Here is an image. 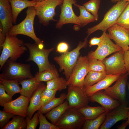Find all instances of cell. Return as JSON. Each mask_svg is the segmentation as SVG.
Masks as SVG:
<instances>
[{
  "instance_id": "obj_1",
  "label": "cell",
  "mask_w": 129,
  "mask_h": 129,
  "mask_svg": "<svg viewBox=\"0 0 129 129\" xmlns=\"http://www.w3.org/2000/svg\"><path fill=\"white\" fill-rule=\"evenodd\" d=\"M24 41L17 36L7 35L2 46L0 56V70L9 59L13 61L17 60L27 51Z\"/></svg>"
},
{
  "instance_id": "obj_2",
  "label": "cell",
  "mask_w": 129,
  "mask_h": 129,
  "mask_svg": "<svg viewBox=\"0 0 129 129\" xmlns=\"http://www.w3.org/2000/svg\"><path fill=\"white\" fill-rule=\"evenodd\" d=\"M26 12V16L25 19L19 23L13 25L7 34L15 36L21 34L27 36L34 40L39 48H44L43 41L37 36L34 30V21L36 14L34 6L28 7Z\"/></svg>"
},
{
  "instance_id": "obj_3",
  "label": "cell",
  "mask_w": 129,
  "mask_h": 129,
  "mask_svg": "<svg viewBox=\"0 0 129 129\" xmlns=\"http://www.w3.org/2000/svg\"><path fill=\"white\" fill-rule=\"evenodd\" d=\"M88 37L87 36L84 41H80L77 47L71 51L54 58V60L59 66V71H64V74L67 81L70 77L80 56V50L87 46Z\"/></svg>"
},
{
  "instance_id": "obj_4",
  "label": "cell",
  "mask_w": 129,
  "mask_h": 129,
  "mask_svg": "<svg viewBox=\"0 0 129 129\" xmlns=\"http://www.w3.org/2000/svg\"><path fill=\"white\" fill-rule=\"evenodd\" d=\"M30 64H23L8 59L3 65L0 78L7 80L17 81L34 77L31 71Z\"/></svg>"
},
{
  "instance_id": "obj_5",
  "label": "cell",
  "mask_w": 129,
  "mask_h": 129,
  "mask_svg": "<svg viewBox=\"0 0 129 129\" xmlns=\"http://www.w3.org/2000/svg\"><path fill=\"white\" fill-rule=\"evenodd\" d=\"M129 3V2L120 1L112 6L104 15L102 21L99 23L88 28L86 32L88 37L98 30L106 32L108 28L115 24L118 17Z\"/></svg>"
},
{
  "instance_id": "obj_6",
  "label": "cell",
  "mask_w": 129,
  "mask_h": 129,
  "mask_svg": "<svg viewBox=\"0 0 129 129\" xmlns=\"http://www.w3.org/2000/svg\"><path fill=\"white\" fill-rule=\"evenodd\" d=\"M25 45L29 50V56L26 61H32L38 66V72L55 67V65L50 63L48 59L50 53L54 48H41L36 44L25 43Z\"/></svg>"
},
{
  "instance_id": "obj_7",
  "label": "cell",
  "mask_w": 129,
  "mask_h": 129,
  "mask_svg": "<svg viewBox=\"0 0 129 129\" xmlns=\"http://www.w3.org/2000/svg\"><path fill=\"white\" fill-rule=\"evenodd\" d=\"M64 0H44L37 3L34 6L39 22L47 26L50 21H55L54 17L56 15L55 9L61 5Z\"/></svg>"
},
{
  "instance_id": "obj_8",
  "label": "cell",
  "mask_w": 129,
  "mask_h": 129,
  "mask_svg": "<svg viewBox=\"0 0 129 129\" xmlns=\"http://www.w3.org/2000/svg\"><path fill=\"white\" fill-rule=\"evenodd\" d=\"M86 119L78 109L68 108L55 125L60 129H81Z\"/></svg>"
},
{
  "instance_id": "obj_9",
  "label": "cell",
  "mask_w": 129,
  "mask_h": 129,
  "mask_svg": "<svg viewBox=\"0 0 129 129\" xmlns=\"http://www.w3.org/2000/svg\"><path fill=\"white\" fill-rule=\"evenodd\" d=\"M89 71L88 58L87 56H79L71 75L67 81L68 86L85 87V79Z\"/></svg>"
},
{
  "instance_id": "obj_10",
  "label": "cell",
  "mask_w": 129,
  "mask_h": 129,
  "mask_svg": "<svg viewBox=\"0 0 129 129\" xmlns=\"http://www.w3.org/2000/svg\"><path fill=\"white\" fill-rule=\"evenodd\" d=\"M124 53L122 49L102 60L107 75H122L127 73L124 59Z\"/></svg>"
},
{
  "instance_id": "obj_11",
  "label": "cell",
  "mask_w": 129,
  "mask_h": 129,
  "mask_svg": "<svg viewBox=\"0 0 129 129\" xmlns=\"http://www.w3.org/2000/svg\"><path fill=\"white\" fill-rule=\"evenodd\" d=\"M103 33V40L95 51H91L88 53L87 56L88 58H95L102 61L109 55L122 49L112 42L106 32Z\"/></svg>"
},
{
  "instance_id": "obj_12",
  "label": "cell",
  "mask_w": 129,
  "mask_h": 129,
  "mask_svg": "<svg viewBox=\"0 0 129 129\" xmlns=\"http://www.w3.org/2000/svg\"><path fill=\"white\" fill-rule=\"evenodd\" d=\"M69 108L78 109L88 105L90 101L85 87L69 86L67 94Z\"/></svg>"
},
{
  "instance_id": "obj_13",
  "label": "cell",
  "mask_w": 129,
  "mask_h": 129,
  "mask_svg": "<svg viewBox=\"0 0 129 129\" xmlns=\"http://www.w3.org/2000/svg\"><path fill=\"white\" fill-rule=\"evenodd\" d=\"M76 0H64L61 6L59 19L56 24L57 28L61 29L65 24H72L79 25L78 16L75 13L72 5L76 3Z\"/></svg>"
},
{
  "instance_id": "obj_14",
  "label": "cell",
  "mask_w": 129,
  "mask_h": 129,
  "mask_svg": "<svg viewBox=\"0 0 129 129\" xmlns=\"http://www.w3.org/2000/svg\"><path fill=\"white\" fill-rule=\"evenodd\" d=\"M129 111L127 104H120L108 112L104 122L99 129H109L118 121L127 120Z\"/></svg>"
},
{
  "instance_id": "obj_15",
  "label": "cell",
  "mask_w": 129,
  "mask_h": 129,
  "mask_svg": "<svg viewBox=\"0 0 129 129\" xmlns=\"http://www.w3.org/2000/svg\"><path fill=\"white\" fill-rule=\"evenodd\" d=\"M129 75L127 73L121 75L113 86L109 87L104 91L121 104H127L126 87Z\"/></svg>"
},
{
  "instance_id": "obj_16",
  "label": "cell",
  "mask_w": 129,
  "mask_h": 129,
  "mask_svg": "<svg viewBox=\"0 0 129 129\" xmlns=\"http://www.w3.org/2000/svg\"><path fill=\"white\" fill-rule=\"evenodd\" d=\"M111 39L124 52L129 49V31L115 24L108 29Z\"/></svg>"
},
{
  "instance_id": "obj_17",
  "label": "cell",
  "mask_w": 129,
  "mask_h": 129,
  "mask_svg": "<svg viewBox=\"0 0 129 129\" xmlns=\"http://www.w3.org/2000/svg\"><path fill=\"white\" fill-rule=\"evenodd\" d=\"M30 98L21 95L14 100L5 104L3 107V110L26 118Z\"/></svg>"
},
{
  "instance_id": "obj_18",
  "label": "cell",
  "mask_w": 129,
  "mask_h": 129,
  "mask_svg": "<svg viewBox=\"0 0 129 129\" xmlns=\"http://www.w3.org/2000/svg\"><path fill=\"white\" fill-rule=\"evenodd\" d=\"M0 23L5 36L13 25L12 12L9 0H0Z\"/></svg>"
},
{
  "instance_id": "obj_19",
  "label": "cell",
  "mask_w": 129,
  "mask_h": 129,
  "mask_svg": "<svg viewBox=\"0 0 129 129\" xmlns=\"http://www.w3.org/2000/svg\"><path fill=\"white\" fill-rule=\"evenodd\" d=\"M90 101L100 104L108 112L119 105L120 102L106 93L102 90L98 91L89 97Z\"/></svg>"
},
{
  "instance_id": "obj_20",
  "label": "cell",
  "mask_w": 129,
  "mask_h": 129,
  "mask_svg": "<svg viewBox=\"0 0 129 129\" xmlns=\"http://www.w3.org/2000/svg\"><path fill=\"white\" fill-rule=\"evenodd\" d=\"M121 75H107L104 78L96 83L85 88L86 94L89 97L98 91L105 90L116 81Z\"/></svg>"
},
{
  "instance_id": "obj_21",
  "label": "cell",
  "mask_w": 129,
  "mask_h": 129,
  "mask_svg": "<svg viewBox=\"0 0 129 129\" xmlns=\"http://www.w3.org/2000/svg\"><path fill=\"white\" fill-rule=\"evenodd\" d=\"M46 88V86L41 82L38 88L34 92L30 100V104L27 112V116L31 118L35 113L39 109L42 94Z\"/></svg>"
},
{
  "instance_id": "obj_22",
  "label": "cell",
  "mask_w": 129,
  "mask_h": 129,
  "mask_svg": "<svg viewBox=\"0 0 129 129\" xmlns=\"http://www.w3.org/2000/svg\"><path fill=\"white\" fill-rule=\"evenodd\" d=\"M12 12L13 23L16 24L17 17L23 9L27 7L34 6L37 2L35 0H9Z\"/></svg>"
},
{
  "instance_id": "obj_23",
  "label": "cell",
  "mask_w": 129,
  "mask_h": 129,
  "mask_svg": "<svg viewBox=\"0 0 129 129\" xmlns=\"http://www.w3.org/2000/svg\"><path fill=\"white\" fill-rule=\"evenodd\" d=\"M34 77L25 79L19 82L22 86L20 93L21 95L30 98L41 82H37Z\"/></svg>"
},
{
  "instance_id": "obj_24",
  "label": "cell",
  "mask_w": 129,
  "mask_h": 129,
  "mask_svg": "<svg viewBox=\"0 0 129 129\" xmlns=\"http://www.w3.org/2000/svg\"><path fill=\"white\" fill-rule=\"evenodd\" d=\"M78 109L86 120L94 119L107 111L102 106L91 107L88 105Z\"/></svg>"
},
{
  "instance_id": "obj_25",
  "label": "cell",
  "mask_w": 129,
  "mask_h": 129,
  "mask_svg": "<svg viewBox=\"0 0 129 129\" xmlns=\"http://www.w3.org/2000/svg\"><path fill=\"white\" fill-rule=\"evenodd\" d=\"M68 108V103L67 100L46 113L45 116L51 123L55 125L58 120Z\"/></svg>"
},
{
  "instance_id": "obj_26",
  "label": "cell",
  "mask_w": 129,
  "mask_h": 129,
  "mask_svg": "<svg viewBox=\"0 0 129 129\" xmlns=\"http://www.w3.org/2000/svg\"><path fill=\"white\" fill-rule=\"evenodd\" d=\"M79 9L80 15L78 16L79 26L84 27L90 22L96 21L95 17L88 11L83 5L75 3L74 5Z\"/></svg>"
},
{
  "instance_id": "obj_27",
  "label": "cell",
  "mask_w": 129,
  "mask_h": 129,
  "mask_svg": "<svg viewBox=\"0 0 129 129\" xmlns=\"http://www.w3.org/2000/svg\"><path fill=\"white\" fill-rule=\"evenodd\" d=\"M57 69L54 68L37 72L34 76V79L37 82H47L59 76Z\"/></svg>"
},
{
  "instance_id": "obj_28",
  "label": "cell",
  "mask_w": 129,
  "mask_h": 129,
  "mask_svg": "<svg viewBox=\"0 0 129 129\" xmlns=\"http://www.w3.org/2000/svg\"><path fill=\"white\" fill-rule=\"evenodd\" d=\"M67 94L63 93L58 97H55L43 106L38 110L41 113L46 114L53 109L60 105L64 102L66 99Z\"/></svg>"
},
{
  "instance_id": "obj_29",
  "label": "cell",
  "mask_w": 129,
  "mask_h": 129,
  "mask_svg": "<svg viewBox=\"0 0 129 129\" xmlns=\"http://www.w3.org/2000/svg\"><path fill=\"white\" fill-rule=\"evenodd\" d=\"M18 81L9 80L0 78V84L4 86V89L12 98L15 94L20 92L21 88L19 86Z\"/></svg>"
},
{
  "instance_id": "obj_30",
  "label": "cell",
  "mask_w": 129,
  "mask_h": 129,
  "mask_svg": "<svg viewBox=\"0 0 129 129\" xmlns=\"http://www.w3.org/2000/svg\"><path fill=\"white\" fill-rule=\"evenodd\" d=\"M106 75V72L89 71L85 79L84 87L85 88L95 84L104 78Z\"/></svg>"
},
{
  "instance_id": "obj_31",
  "label": "cell",
  "mask_w": 129,
  "mask_h": 129,
  "mask_svg": "<svg viewBox=\"0 0 129 129\" xmlns=\"http://www.w3.org/2000/svg\"><path fill=\"white\" fill-rule=\"evenodd\" d=\"M27 122L25 118L19 115H15L12 119L1 129H26Z\"/></svg>"
},
{
  "instance_id": "obj_32",
  "label": "cell",
  "mask_w": 129,
  "mask_h": 129,
  "mask_svg": "<svg viewBox=\"0 0 129 129\" xmlns=\"http://www.w3.org/2000/svg\"><path fill=\"white\" fill-rule=\"evenodd\" d=\"M46 83L47 89L57 91L64 90L68 86L66 79L59 76L47 82Z\"/></svg>"
},
{
  "instance_id": "obj_33",
  "label": "cell",
  "mask_w": 129,
  "mask_h": 129,
  "mask_svg": "<svg viewBox=\"0 0 129 129\" xmlns=\"http://www.w3.org/2000/svg\"><path fill=\"white\" fill-rule=\"evenodd\" d=\"M108 111H107L97 118L92 120H86L82 129H98L104 122Z\"/></svg>"
},
{
  "instance_id": "obj_34",
  "label": "cell",
  "mask_w": 129,
  "mask_h": 129,
  "mask_svg": "<svg viewBox=\"0 0 129 129\" xmlns=\"http://www.w3.org/2000/svg\"><path fill=\"white\" fill-rule=\"evenodd\" d=\"M101 0H90L83 4L86 9L95 17L96 21L98 19V12Z\"/></svg>"
},
{
  "instance_id": "obj_35",
  "label": "cell",
  "mask_w": 129,
  "mask_h": 129,
  "mask_svg": "<svg viewBox=\"0 0 129 129\" xmlns=\"http://www.w3.org/2000/svg\"><path fill=\"white\" fill-rule=\"evenodd\" d=\"M116 24L129 31V3L118 17Z\"/></svg>"
},
{
  "instance_id": "obj_36",
  "label": "cell",
  "mask_w": 129,
  "mask_h": 129,
  "mask_svg": "<svg viewBox=\"0 0 129 129\" xmlns=\"http://www.w3.org/2000/svg\"><path fill=\"white\" fill-rule=\"evenodd\" d=\"M88 65L89 71L106 72L104 64L102 61L99 60L95 58H88Z\"/></svg>"
},
{
  "instance_id": "obj_37",
  "label": "cell",
  "mask_w": 129,
  "mask_h": 129,
  "mask_svg": "<svg viewBox=\"0 0 129 129\" xmlns=\"http://www.w3.org/2000/svg\"><path fill=\"white\" fill-rule=\"evenodd\" d=\"M38 112L39 120V129H60L55 125L49 122L43 114L38 111Z\"/></svg>"
},
{
  "instance_id": "obj_38",
  "label": "cell",
  "mask_w": 129,
  "mask_h": 129,
  "mask_svg": "<svg viewBox=\"0 0 129 129\" xmlns=\"http://www.w3.org/2000/svg\"><path fill=\"white\" fill-rule=\"evenodd\" d=\"M57 91L56 90L48 89L46 88L42 94L38 110L42 106L45 105L55 97Z\"/></svg>"
},
{
  "instance_id": "obj_39",
  "label": "cell",
  "mask_w": 129,
  "mask_h": 129,
  "mask_svg": "<svg viewBox=\"0 0 129 129\" xmlns=\"http://www.w3.org/2000/svg\"><path fill=\"white\" fill-rule=\"evenodd\" d=\"M15 115L5 111L0 110V128L2 129Z\"/></svg>"
},
{
  "instance_id": "obj_40",
  "label": "cell",
  "mask_w": 129,
  "mask_h": 129,
  "mask_svg": "<svg viewBox=\"0 0 129 129\" xmlns=\"http://www.w3.org/2000/svg\"><path fill=\"white\" fill-rule=\"evenodd\" d=\"M5 91L3 86L0 84V105L2 107L6 103L13 100L12 98Z\"/></svg>"
},
{
  "instance_id": "obj_41",
  "label": "cell",
  "mask_w": 129,
  "mask_h": 129,
  "mask_svg": "<svg viewBox=\"0 0 129 129\" xmlns=\"http://www.w3.org/2000/svg\"><path fill=\"white\" fill-rule=\"evenodd\" d=\"M27 126L26 129H35L39 123L38 112L35 113L31 118L27 116L26 117Z\"/></svg>"
},
{
  "instance_id": "obj_42",
  "label": "cell",
  "mask_w": 129,
  "mask_h": 129,
  "mask_svg": "<svg viewBox=\"0 0 129 129\" xmlns=\"http://www.w3.org/2000/svg\"><path fill=\"white\" fill-rule=\"evenodd\" d=\"M69 46L67 43L62 42L58 44L56 49V52L63 54L68 51Z\"/></svg>"
},
{
  "instance_id": "obj_43",
  "label": "cell",
  "mask_w": 129,
  "mask_h": 129,
  "mask_svg": "<svg viewBox=\"0 0 129 129\" xmlns=\"http://www.w3.org/2000/svg\"><path fill=\"white\" fill-rule=\"evenodd\" d=\"M104 36L103 33L100 37H93L91 38L90 40L89 43L90 47L94 45L99 46L103 40Z\"/></svg>"
},
{
  "instance_id": "obj_44",
  "label": "cell",
  "mask_w": 129,
  "mask_h": 129,
  "mask_svg": "<svg viewBox=\"0 0 129 129\" xmlns=\"http://www.w3.org/2000/svg\"><path fill=\"white\" fill-rule=\"evenodd\" d=\"M124 59L127 73L129 75V49L128 50L124 52Z\"/></svg>"
},
{
  "instance_id": "obj_45",
  "label": "cell",
  "mask_w": 129,
  "mask_h": 129,
  "mask_svg": "<svg viewBox=\"0 0 129 129\" xmlns=\"http://www.w3.org/2000/svg\"><path fill=\"white\" fill-rule=\"evenodd\" d=\"M6 36L2 32V27L0 23V51L2 50V46L6 38Z\"/></svg>"
},
{
  "instance_id": "obj_46",
  "label": "cell",
  "mask_w": 129,
  "mask_h": 129,
  "mask_svg": "<svg viewBox=\"0 0 129 129\" xmlns=\"http://www.w3.org/2000/svg\"><path fill=\"white\" fill-rule=\"evenodd\" d=\"M129 125L128 121L127 119L122 124L117 127V128L118 129H125L127 126Z\"/></svg>"
},
{
  "instance_id": "obj_47",
  "label": "cell",
  "mask_w": 129,
  "mask_h": 129,
  "mask_svg": "<svg viewBox=\"0 0 129 129\" xmlns=\"http://www.w3.org/2000/svg\"><path fill=\"white\" fill-rule=\"evenodd\" d=\"M122 0L129 2V0H110L111 2L112 3H115L118 1Z\"/></svg>"
},
{
  "instance_id": "obj_48",
  "label": "cell",
  "mask_w": 129,
  "mask_h": 129,
  "mask_svg": "<svg viewBox=\"0 0 129 129\" xmlns=\"http://www.w3.org/2000/svg\"><path fill=\"white\" fill-rule=\"evenodd\" d=\"M127 86L128 88L129 91V82H127ZM128 109L129 110V107H128Z\"/></svg>"
},
{
  "instance_id": "obj_49",
  "label": "cell",
  "mask_w": 129,
  "mask_h": 129,
  "mask_svg": "<svg viewBox=\"0 0 129 129\" xmlns=\"http://www.w3.org/2000/svg\"><path fill=\"white\" fill-rule=\"evenodd\" d=\"M127 120H128L129 123V111L128 112V115Z\"/></svg>"
},
{
  "instance_id": "obj_50",
  "label": "cell",
  "mask_w": 129,
  "mask_h": 129,
  "mask_svg": "<svg viewBox=\"0 0 129 129\" xmlns=\"http://www.w3.org/2000/svg\"><path fill=\"white\" fill-rule=\"evenodd\" d=\"M37 2L42 1V0H35Z\"/></svg>"
},
{
  "instance_id": "obj_51",
  "label": "cell",
  "mask_w": 129,
  "mask_h": 129,
  "mask_svg": "<svg viewBox=\"0 0 129 129\" xmlns=\"http://www.w3.org/2000/svg\"><path fill=\"white\" fill-rule=\"evenodd\" d=\"M43 0H42V1Z\"/></svg>"
}]
</instances>
